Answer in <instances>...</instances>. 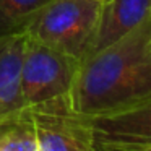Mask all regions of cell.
Segmentation results:
<instances>
[{
  "label": "cell",
  "mask_w": 151,
  "mask_h": 151,
  "mask_svg": "<svg viewBox=\"0 0 151 151\" xmlns=\"http://www.w3.org/2000/svg\"><path fill=\"white\" fill-rule=\"evenodd\" d=\"M151 94V13L127 34L80 62L65 102L80 115L119 109Z\"/></svg>",
  "instance_id": "cell-1"
},
{
  "label": "cell",
  "mask_w": 151,
  "mask_h": 151,
  "mask_svg": "<svg viewBox=\"0 0 151 151\" xmlns=\"http://www.w3.org/2000/svg\"><path fill=\"white\" fill-rule=\"evenodd\" d=\"M102 0H50L26 24V36L81 62Z\"/></svg>",
  "instance_id": "cell-2"
},
{
  "label": "cell",
  "mask_w": 151,
  "mask_h": 151,
  "mask_svg": "<svg viewBox=\"0 0 151 151\" xmlns=\"http://www.w3.org/2000/svg\"><path fill=\"white\" fill-rule=\"evenodd\" d=\"M80 60L26 36L21 65V88L26 107L65 98Z\"/></svg>",
  "instance_id": "cell-3"
},
{
  "label": "cell",
  "mask_w": 151,
  "mask_h": 151,
  "mask_svg": "<svg viewBox=\"0 0 151 151\" xmlns=\"http://www.w3.org/2000/svg\"><path fill=\"white\" fill-rule=\"evenodd\" d=\"M98 151H143L151 148V94L101 114L80 115Z\"/></svg>",
  "instance_id": "cell-4"
},
{
  "label": "cell",
  "mask_w": 151,
  "mask_h": 151,
  "mask_svg": "<svg viewBox=\"0 0 151 151\" xmlns=\"http://www.w3.org/2000/svg\"><path fill=\"white\" fill-rule=\"evenodd\" d=\"M37 151H94L85 125L68 111L63 98L28 107Z\"/></svg>",
  "instance_id": "cell-5"
},
{
  "label": "cell",
  "mask_w": 151,
  "mask_h": 151,
  "mask_svg": "<svg viewBox=\"0 0 151 151\" xmlns=\"http://www.w3.org/2000/svg\"><path fill=\"white\" fill-rule=\"evenodd\" d=\"M24 41V31L0 37V120L13 117L26 107L21 88Z\"/></svg>",
  "instance_id": "cell-6"
},
{
  "label": "cell",
  "mask_w": 151,
  "mask_h": 151,
  "mask_svg": "<svg viewBox=\"0 0 151 151\" xmlns=\"http://www.w3.org/2000/svg\"><path fill=\"white\" fill-rule=\"evenodd\" d=\"M50 0H0V37L24 31L31 18Z\"/></svg>",
  "instance_id": "cell-7"
},
{
  "label": "cell",
  "mask_w": 151,
  "mask_h": 151,
  "mask_svg": "<svg viewBox=\"0 0 151 151\" xmlns=\"http://www.w3.org/2000/svg\"><path fill=\"white\" fill-rule=\"evenodd\" d=\"M143 151H151V148H146V150H143Z\"/></svg>",
  "instance_id": "cell-8"
},
{
  "label": "cell",
  "mask_w": 151,
  "mask_h": 151,
  "mask_svg": "<svg viewBox=\"0 0 151 151\" xmlns=\"http://www.w3.org/2000/svg\"><path fill=\"white\" fill-rule=\"evenodd\" d=\"M94 151H98V150H94Z\"/></svg>",
  "instance_id": "cell-9"
}]
</instances>
